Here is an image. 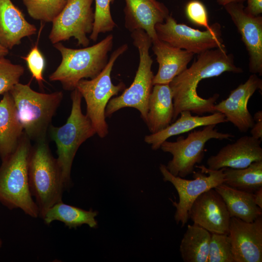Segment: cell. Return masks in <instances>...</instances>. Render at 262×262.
<instances>
[{
  "label": "cell",
  "mask_w": 262,
  "mask_h": 262,
  "mask_svg": "<svg viewBox=\"0 0 262 262\" xmlns=\"http://www.w3.org/2000/svg\"><path fill=\"white\" fill-rule=\"evenodd\" d=\"M230 218L225 202L214 188L198 196L189 212V219L211 233L228 234Z\"/></svg>",
  "instance_id": "obj_16"
},
{
  "label": "cell",
  "mask_w": 262,
  "mask_h": 262,
  "mask_svg": "<svg viewBox=\"0 0 262 262\" xmlns=\"http://www.w3.org/2000/svg\"><path fill=\"white\" fill-rule=\"evenodd\" d=\"M207 262H235L228 234L211 233Z\"/></svg>",
  "instance_id": "obj_30"
},
{
  "label": "cell",
  "mask_w": 262,
  "mask_h": 262,
  "mask_svg": "<svg viewBox=\"0 0 262 262\" xmlns=\"http://www.w3.org/2000/svg\"><path fill=\"white\" fill-rule=\"evenodd\" d=\"M24 133L13 98L9 92L0 100V158H8L16 150Z\"/></svg>",
  "instance_id": "obj_21"
},
{
  "label": "cell",
  "mask_w": 262,
  "mask_h": 262,
  "mask_svg": "<svg viewBox=\"0 0 262 262\" xmlns=\"http://www.w3.org/2000/svg\"><path fill=\"white\" fill-rule=\"evenodd\" d=\"M28 178L31 194L35 199L39 216L62 201L65 190L61 169L52 155L46 138L35 142L28 164Z\"/></svg>",
  "instance_id": "obj_4"
},
{
  "label": "cell",
  "mask_w": 262,
  "mask_h": 262,
  "mask_svg": "<svg viewBox=\"0 0 262 262\" xmlns=\"http://www.w3.org/2000/svg\"><path fill=\"white\" fill-rule=\"evenodd\" d=\"M21 58L26 62L32 77L34 78L41 86L43 85V72L45 67V58L36 44L25 56Z\"/></svg>",
  "instance_id": "obj_32"
},
{
  "label": "cell",
  "mask_w": 262,
  "mask_h": 262,
  "mask_svg": "<svg viewBox=\"0 0 262 262\" xmlns=\"http://www.w3.org/2000/svg\"><path fill=\"white\" fill-rule=\"evenodd\" d=\"M215 126H204L202 129L191 131L186 138L180 136L176 141L166 140L162 144L161 149L172 155V159L165 165L171 174L183 178L192 174L196 164L203 159L205 146L209 140L229 139L234 137L231 133L219 132Z\"/></svg>",
  "instance_id": "obj_9"
},
{
  "label": "cell",
  "mask_w": 262,
  "mask_h": 262,
  "mask_svg": "<svg viewBox=\"0 0 262 262\" xmlns=\"http://www.w3.org/2000/svg\"><path fill=\"white\" fill-rule=\"evenodd\" d=\"M158 39L180 49L199 54L209 49L225 47L221 26L215 23L201 31L184 24L177 23L169 15L163 23L155 26Z\"/></svg>",
  "instance_id": "obj_11"
},
{
  "label": "cell",
  "mask_w": 262,
  "mask_h": 262,
  "mask_svg": "<svg viewBox=\"0 0 262 262\" xmlns=\"http://www.w3.org/2000/svg\"><path fill=\"white\" fill-rule=\"evenodd\" d=\"M235 262H262V217L252 222L230 218L229 232Z\"/></svg>",
  "instance_id": "obj_14"
},
{
  "label": "cell",
  "mask_w": 262,
  "mask_h": 262,
  "mask_svg": "<svg viewBox=\"0 0 262 262\" xmlns=\"http://www.w3.org/2000/svg\"><path fill=\"white\" fill-rule=\"evenodd\" d=\"M113 42V35L110 34L98 43L82 49L67 48L60 42L54 44L61 54L62 61L49 80L58 81L63 89L72 91L81 80L94 78L106 66Z\"/></svg>",
  "instance_id": "obj_3"
},
{
  "label": "cell",
  "mask_w": 262,
  "mask_h": 262,
  "mask_svg": "<svg viewBox=\"0 0 262 262\" xmlns=\"http://www.w3.org/2000/svg\"><path fill=\"white\" fill-rule=\"evenodd\" d=\"M225 202L230 217L252 222L262 215V209L255 203L254 193L238 190L224 183L214 188Z\"/></svg>",
  "instance_id": "obj_24"
},
{
  "label": "cell",
  "mask_w": 262,
  "mask_h": 262,
  "mask_svg": "<svg viewBox=\"0 0 262 262\" xmlns=\"http://www.w3.org/2000/svg\"><path fill=\"white\" fill-rule=\"evenodd\" d=\"M226 72L241 73L243 69L235 65L233 55L228 53L225 46L198 54L191 66L175 77L169 84L174 105L172 121L184 111L198 115L216 112L214 105L219 95L216 93L204 98L198 95L197 88L201 80L219 76Z\"/></svg>",
  "instance_id": "obj_1"
},
{
  "label": "cell",
  "mask_w": 262,
  "mask_h": 262,
  "mask_svg": "<svg viewBox=\"0 0 262 262\" xmlns=\"http://www.w3.org/2000/svg\"><path fill=\"white\" fill-rule=\"evenodd\" d=\"M24 72L22 66L13 64L4 57L0 58V95L9 92L19 83Z\"/></svg>",
  "instance_id": "obj_31"
},
{
  "label": "cell",
  "mask_w": 262,
  "mask_h": 262,
  "mask_svg": "<svg viewBox=\"0 0 262 262\" xmlns=\"http://www.w3.org/2000/svg\"><path fill=\"white\" fill-rule=\"evenodd\" d=\"M31 140L24 132L15 151L0 166V203L10 210L20 209L33 218L39 216L28 178Z\"/></svg>",
  "instance_id": "obj_2"
},
{
  "label": "cell",
  "mask_w": 262,
  "mask_h": 262,
  "mask_svg": "<svg viewBox=\"0 0 262 262\" xmlns=\"http://www.w3.org/2000/svg\"><path fill=\"white\" fill-rule=\"evenodd\" d=\"M211 233L201 227L188 225L180 246L184 262H207Z\"/></svg>",
  "instance_id": "obj_26"
},
{
  "label": "cell",
  "mask_w": 262,
  "mask_h": 262,
  "mask_svg": "<svg viewBox=\"0 0 262 262\" xmlns=\"http://www.w3.org/2000/svg\"><path fill=\"white\" fill-rule=\"evenodd\" d=\"M9 53V49L0 44V58L4 57Z\"/></svg>",
  "instance_id": "obj_38"
},
{
  "label": "cell",
  "mask_w": 262,
  "mask_h": 262,
  "mask_svg": "<svg viewBox=\"0 0 262 262\" xmlns=\"http://www.w3.org/2000/svg\"><path fill=\"white\" fill-rule=\"evenodd\" d=\"M82 98L77 88L72 90L71 110L66 123L58 127L51 125L49 129L50 138L56 145V160L61 171L65 190L72 186L71 171L78 148L96 133L90 120L82 112Z\"/></svg>",
  "instance_id": "obj_5"
},
{
  "label": "cell",
  "mask_w": 262,
  "mask_h": 262,
  "mask_svg": "<svg viewBox=\"0 0 262 262\" xmlns=\"http://www.w3.org/2000/svg\"><path fill=\"white\" fill-rule=\"evenodd\" d=\"M261 141L248 135L240 137L210 156L207 161L208 168L212 170L243 168L253 162L262 161Z\"/></svg>",
  "instance_id": "obj_17"
},
{
  "label": "cell",
  "mask_w": 262,
  "mask_h": 262,
  "mask_svg": "<svg viewBox=\"0 0 262 262\" xmlns=\"http://www.w3.org/2000/svg\"><path fill=\"white\" fill-rule=\"evenodd\" d=\"M195 167L199 168L200 171H194V179L187 180L173 175L164 164H161L159 166L164 180L172 184L178 193L179 201L171 200L176 209L174 219L177 224L180 223L182 227L187 223L189 212L197 197L224 182V168L212 170L203 165H196Z\"/></svg>",
  "instance_id": "obj_10"
},
{
  "label": "cell",
  "mask_w": 262,
  "mask_h": 262,
  "mask_svg": "<svg viewBox=\"0 0 262 262\" xmlns=\"http://www.w3.org/2000/svg\"><path fill=\"white\" fill-rule=\"evenodd\" d=\"M95 9L94 26L89 38L96 41L98 35L111 32L116 27V24L111 15L110 5L115 0H94Z\"/></svg>",
  "instance_id": "obj_29"
},
{
  "label": "cell",
  "mask_w": 262,
  "mask_h": 262,
  "mask_svg": "<svg viewBox=\"0 0 262 262\" xmlns=\"http://www.w3.org/2000/svg\"><path fill=\"white\" fill-rule=\"evenodd\" d=\"M254 199L255 204L262 209V188L254 193Z\"/></svg>",
  "instance_id": "obj_36"
},
{
  "label": "cell",
  "mask_w": 262,
  "mask_h": 262,
  "mask_svg": "<svg viewBox=\"0 0 262 262\" xmlns=\"http://www.w3.org/2000/svg\"><path fill=\"white\" fill-rule=\"evenodd\" d=\"M223 183L233 188L252 193L262 188V161L243 168H224Z\"/></svg>",
  "instance_id": "obj_27"
},
{
  "label": "cell",
  "mask_w": 262,
  "mask_h": 262,
  "mask_svg": "<svg viewBox=\"0 0 262 262\" xmlns=\"http://www.w3.org/2000/svg\"><path fill=\"white\" fill-rule=\"evenodd\" d=\"M36 28L29 23L11 0H0V44L12 49L21 39L35 34Z\"/></svg>",
  "instance_id": "obj_20"
},
{
  "label": "cell",
  "mask_w": 262,
  "mask_h": 262,
  "mask_svg": "<svg viewBox=\"0 0 262 262\" xmlns=\"http://www.w3.org/2000/svg\"><path fill=\"white\" fill-rule=\"evenodd\" d=\"M94 0H69L58 16L52 22L49 35L54 45L74 37L78 46L88 47L87 34L92 32L95 14L92 8Z\"/></svg>",
  "instance_id": "obj_12"
},
{
  "label": "cell",
  "mask_w": 262,
  "mask_h": 262,
  "mask_svg": "<svg viewBox=\"0 0 262 262\" xmlns=\"http://www.w3.org/2000/svg\"><path fill=\"white\" fill-rule=\"evenodd\" d=\"M179 118L163 130L146 135L145 142L151 145L153 150L160 148L162 144L171 136L180 135L195 129L207 125H217L227 122L225 115L219 112H215L205 116H193L189 111L181 112Z\"/></svg>",
  "instance_id": "obj_22"
},
{
  "label": "cell",
  "mask_w": 262,
  "mask_h": 262,
  "mask_svg": "<svg viewBox=\"0 0 262 262\" xmlns=\"http://www.w3.org/2000/svg\"><path fill=\"white\" fill-rule=\"evenodd\" d=\"M24 132L35 142L46 138L53 116L63 98V93L36 92L30 83H18L9 92Z\"/></svg>",
  "instance_id": "obj_6"
},
{
  "label": "cell",
  "mask_w": 262,
  "mask_h": 262,
  "mask_svg": "<svg viewBox=\"0 0 262 262\" xmlns=\"http://www.w3.org/2000/svg\"><path fill=\"white\" fill-rule=\"evenodd\" d=\"M125 26L131 33L144 30L152 42L158 40L155 26L169 16L166 6L157 0H125Z\"/></svg>",
  "instance_id": "obj_18"
},
{
  "label": "cell",
  "mask_w": 262,
  "mask_h": 262,
  "mask_svg": "<svg viewBox=\"0 0 262 262\" xmlns=\"http://www.w3.org/2000/svg\"><path fill=\"white\" fill-rule=\"evenodd\" d=\"M131 37L139 55L138 67L131 85L125 88L122 94L109 100L105 110V116H110L122 108H133L140 112L141 117L145 122L149 98L153 86L154 75L151 70L153 60L149 53L152 41L142 30L133 31Z\"/></svg>",
  "instance_id": "obj_7"
},
{
  "label": "cell",
  "mask_w": 262,
  "mask_h": 262,
  "mask_svg": "<svg viewBox=\"0 0 262 262\" xmlns=\"http://www.w3.org/2000/svg\"><path fill=\"white\" fill-rule=\"evenodd\" d=\"M262 80L252 74L246 81L232 90L229 97L214 105L216 112L223 114L241 132H246L255 121L247 108L248 101L255 91L262 90Z\"/></svg>",
  "instance_id": "obj_15"
},
{
  "label": "cell",
  "mask_w": 262,
  "mask_h": 262,
  "mask_svg": "<svg viewBox=\"0 0 262 262\" xmlns=\"http://www.w3.org/2000/svg\"><path fill=\"white\" fill-rule=\"evenodd\" d=\"M246 0H216L217 3L222 5L225 6L230 3L241 2L243 3Z\"/></svg>",
  "instance_id": "obj_37"
},
{
  "label": "cell",
  "mask_w": 262,
  "mask_h": 262,
  "mask_svg": "<svg viewBox=\"0 0 262 262\" xmlns=\"http://www.w3.org/2000/svg\"><path fill=\"white\" fill-rule=\"evenodd\" d=\"M256 123L251 128L250 133L253 137L262 140V111L256 112L253 117Z\"/></svg>",
  "instance_id": "obj_34"
},
{
  "label": "cell",
  "mask_w": 262,
  "mask_h": 262,
  "mask_svg": "<svg viewBox=\"0 0 262 262\" xmlns=\"http://www.w3.org/2000/svg\"><path fill=\"white\" fill-rule=\"evenodd\" d=\"M29 15L33 19L52 22L69 0H22Z\"/></svg>",
  "instance_id": "obj_28"
},
{
  "label": "cell",
  "mask_w": 262,
  "mask_h": 262,
  "mask_svg": "<svg viewBox=\"0 0 262 262\" xmlns=\"http://www.w3.org/2000/svg\"><path fill=\"white\" fill-rule=\"evenodd\" d=\"M98 212L92 209H84L59 202L48 209L43 219L44 223L49 225L54 221L63 223L69 229H76L83 224L91 228H96L98 222L96 217Z\"/></svg>",
  "instance_id": "obj_25"
},
{
  "label": "cell",
  "mask_w": 262,
  "mask_h": 262,
  "mask_svg": "<svg viewBox=\"0 0 262 262\" xmlns=\"http://www.w3.org/2000/svg\"><path fill=\"white\" fill-rule=\"evenodd\" d=\"M245 11L253 16H260L262 13V0H247Z\"/></svg>",
  "instance_id": "obj_35"
},
{
  "label": "cell",
  "mask_w": 262,
  "mask_h": 262,
  "mask_svg": "<svg viewBox=\"0 0 262 262\" xmlns=\"http://www.w3.org/2000/svg\"><path fill=\"white\" fill-rule=\"evenodd\" d=\"M128 49L127 44L119 47L112 52L106 66L97 76L92 79L81 80L76 87L85 100L86 116L90 120L96 133L102 138L106 136L109 132L105 120L108 103L113 97L117 96L126 88L123 82L117 85L112 82L111 72L116 60Z\"/></svg>",
  "instance_id": "obj_8"
},
{
  "label": "cell",
  "mask_w": 262,
  "mask_h": 262,
  "mask_svg": "<svg viewBox=\"0 0 262 262\" xmlns=\"http://www.w3.org/2000/svg\"><path fill=\"white\" fill-rule=\"evenodd\" d=\"M185 13L188 19L193 23L206 29L211 25L209 24L207 9L204 4L199 0H191L185 6Z\"/></svg>",
  "instance_id": "obj_33"
},
{
  "label": "cell",
  "mask_w": 262,
  "mask_h": 262,
  "mask_svg": "<svg viewBox=\"0 0 262 262\" xmlns=\"http://www.w3.org/2000/svg\"><path fill=\"white\" fill-rule=\"evenodd\" d=\"M241 36L249 55V70L262 74V17L253 16L245 10L243 3L224 6Z\"/></svg>",
  "instance_id": "obj_13"
},
{
  "label": "cell",
  "mask_w": 262,
  "mask_h": 262,
  "mask_svg": "<svg viewBox=\"0 0 262 262\" xmlns=\"http://www.w3.org/2000/svg\"><path fill=\"white\" fill-rule=\"evenodd\" d=\"M152 45V49L159 64L158 71L153 79V85L169 84L187 68L195 54L159 39L153 42Z\"/></svg>",
  "instance_id": "obj_19"
},
{
  "label": "cell",
  "mask_w": 262,
  "mask_h": 262,
  "mask_svg": "<svg viewBox=\"0 0 262 262\" xmlns=\"http://www.w3.org/2000/svg\"><path fill=\"white\" fill-rule=\"evenodd\" d=\"M2 240L0 239V248L1 247V246H2Z\"/></svg>",
  "instance_id": "obj_39"
},
{
  "label": "cell",
  "mask_w": 262,
  "mask_h": 262,
  "mask_svg": "<svg viewBox=\"0 0 262 262\" xmlns=\"http://www.w3.org/2000/svg\"><path fill=\"white\" fill-rule=\"evenodd\" d=\"M174 105L169 84L153 85L149 96L146 123L151 133L158 132L172 122Z\"/></svg>",
  "instance_id": "obj_23"
}]
</instances>
